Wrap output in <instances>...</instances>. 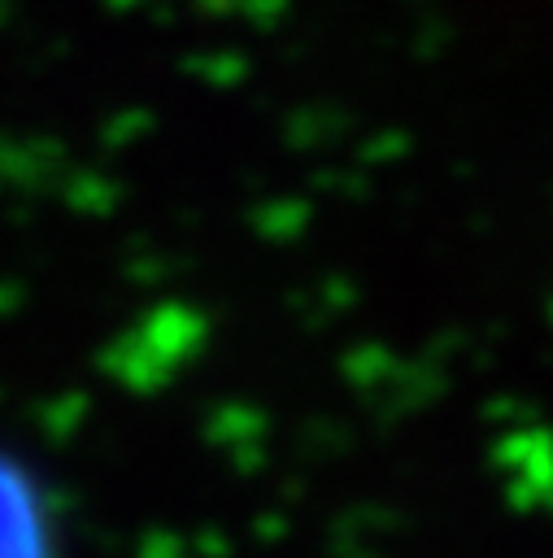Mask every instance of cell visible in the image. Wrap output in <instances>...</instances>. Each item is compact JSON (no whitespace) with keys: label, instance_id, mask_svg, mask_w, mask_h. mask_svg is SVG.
Masks as SVG:
<instances>
[{"label":"cell","instance_id":"1","mask_svg":"<svg viewBox=\"0 0 553 558\" xmlns=\"http://www.w3.org/2000/svg\"><path fill=\"white\" fill-rule=\"evenodd\" d=\"M0 558H52V527L26 471L0 458Z\"/></svg>","mask_w":553,"mask_h":558}]
</instances>
